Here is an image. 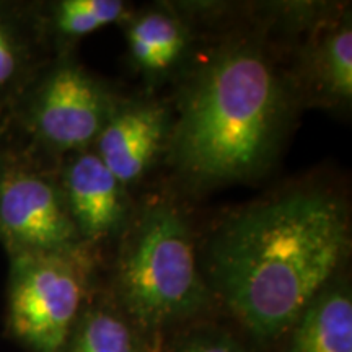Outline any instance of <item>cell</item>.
Masks as SVG:
<instances>
[{
	"label": "cell",
	"instance_id": "1",
	"mask_svg": "<svg viewBox=\"0 0 352 352\" xmlns=\"http://www.w3.org/2000/svg\"><path fill=\"white\" fill-rule=\"evenodd\" d=\"M349 253L346 201L333 189L300 184L227 214L199 259L214 302L266 349L344 271Z\"/></svg>",
	"mask_w": 352,
	"mask_h": 352
},
{
	"label": "cell",
	"instance_id": "2",
	"mask_svg": "<svg viewBox=\"0 0 352 352\" xmlns=\"http://www.w3.org/2000/svg\"><path fill=\"white\" fill-rule=\"evenodd\" d=\"M165 162L186 191L256 179L302 107L270 26L235 28L178 76Z\"/></svg>",
	"mask_w": 352,
	"mask_h": 352
},
{
	"label": "cell",
	"instance_id": "3",
	"mask_svg": "<svg viewBox=\"0 0 352 352\" xmlns=\"http://www.w3.org/2000/svg\"><path fill=\"white\" fill-rule=\"evenodd\" d=\"M109 297L148 340L184 328L215 305L188 212L171 195L135 202L116 241Z\"/></svg>",
	"mask_w": 352,
	"mask_h": 352
},
{
	"label": "cell",
	"instance_id": "4",
	"mask_svg": "<svg viewBox=\"0 0 352 352\" xmlns=\"http://www.w3.org/2000/svg\"><path fill=\"white\" fill-rule=\"evenodd\" d=\"M121 96L70 54L46 60L10 116L32 144V155L56 164L94 147Z\"/></svg>",
	"mask_w": 352,
	"mask_h": 352
},
{
	"label": "cell",
	"instance_id": "5",
	"mask_svg": "<svg viewBox=\"0 0 352 352\" xmlns=\"http://www.w3.org/2000/svg\"><path fill=\"white\" fill-rule=\"evenodd\" d=\"M95 254L12 256L6 327L30 352H59L95 290Z\"/></svg>",
	"mask_w": 352,
	"mask_h": 352
},
{
	"label": "cell",
	"instance_id": "6",
	"mask_svg": "<svg viewBox=\"0 0 352 352\" xmlns=\"http://www.w3.org/2000/svg\"><path fill=\"white\" fill-rule=\"evenodd\" d=\"M56 166L28 152L0 158V243L12 256L95 254L78 235ZM96 256V254H95Z\"/></svg>",
	"mask_w": 352,
	"mask_h": 352
},
{
	"label": "cell",
	"instance_id": "7",
	"mask_svg": "<svg viewBox=\"0 0 352 352\" xmlns=\"http://www.w3.org/2000/svg\"><path fill=\"white\" fill-rule=\"evenodd\" d=\"M290 65L303 107L349 109L352 101L351 8H316Z\"/></svg>",
	"mask_w": 352,
	"mask_h": 352
},
{
	"label": "cell",
	"instance_id": "8",
	"mask_svg": "<svg viewBox=\"0 0 352 352\" xmlns=\"http://www.w3.org/2000/svg\"><path fill=\"white\" fill-rule=\"evenodd\" d=\"M57 176L78 235L95 254L120 240L135 202L131 191L101 162L94 148L57 162Z\"/></svg>",
	"mask_w": 352,
	"mask_h": 352
},
{
	"label": "cell",
	"instance_id": "9",
	"mask_svg": "<svg viewBox=\"0 0 352 352\" xmlns=\"http://www.w3.org/2000/svg\"><path fill=\"white\" fill-rule=\"evenodd\" d=\"M171 124L173 114L166 101L121 96L91 148L131 191L165 160Z\"/></svg>",
	"mask_w": 352,
	"mask_h": 352
},
{
	"label": "cell",
	"instance_id": "10",
	"mask_svg": "<svg viewBox=\"0 0 352 352\" xmlns=\"http://www.w3.org/2000/svg\"><path fill=\"white\" fill-rule=\"evenodd\" d=\"M124 33L131 63L148 87L178 77L191 59L195 28L179 7L153 6L132 12Z\"/></svg>",
	"mask_w": 352,
	"mask_h": 352
},
{
	"label": "cell",
	"instance_id": "11",
	"mask_svg": "<svg viewBox=\"0 0 352 352\" xmlns=\"http://www.w3.org/2000/svg\"><path fill=\"white\" fill-rule=\"evenodd\" d=\"M284 352H352V290L342 271L303 308Z\"/></svg>",
	"mask_w": 352,
	"mask_h": 352
},
{
	"label": "cell",
	"instance_id": "12",
	"mask_svg": "<svg viewBox=\"0 0 352 352\" xmlns=\"http://www.w3.org/2000/svg\"><path fill=\"white\" fill-rule=\"evenodd\" d=\"M44 50L70 54L74 46L104 26L124 23L132 12L122 0H56L28 7Z\"/></svg>",
	"mask_w": 352,
	"mask_h": 352
},
{
	"label": "cell",
	"instance_id": "13",
	"mask_svg": "<svg viewBox=\"0 0 352 352\" xmlns=\"http://www.w3.org/2000/svg\"><path fill=\"white\" fill-rule=\"evenodd\" d=\"M44 50L28 7L0 2V116H10L26 87L43 67Z\"/></svg>",
	"mask_w": 352,
	"mask_h": 352
},
{
	"label": "cell",
	"instance_id": "14",
	"mask_svg": "<svg viewBox=\"0 0 352 352\" xmlns=\"http://www.w3.org/2000/svg\"><path fill=\"white\" fill-rule=\"evenodd\" d=\"M59 352H153V341L122 314L107 290L95 287Z\"/></svg>",
	"mask_w": 352,
	"mask_h": 352
},
{
	"label": "cell",
	"instance_id": "15",
	"mask_svg": "<svg viewBox=\"0 0 352 352\" xmlns=\"http://www.w3.org/2000/svg\"><path fill=\"white\" fill-rule=\"evenodd\" d=\"M165 352H250V349L227 328L196 321L176 334Z\"/></svg>",
	"mask_w": 352,
	"mask_h": 352
},
{
	"label": "cell",
	"instance_id": "16",
	"mask_svg": "<svg viewBox=\"0 0 352 352\" xmlns=\"http://www.w3.org/2000/svg\"><path fill=\"white\" fill-rule=\"evenodd\" d=\"M2 153H3V147H0V158H2Z\"/></svg>",
	"mask_w": 352,
	"mask_h": 352
}]
</instances>
